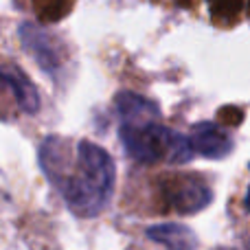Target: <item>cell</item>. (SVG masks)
I'll return each instance as SVG.
<instances>
[{"label": "cell", "instance_id": "277c9868", "mask_svg": "<svg viewBox=\"0 0 250 250\" xmlns=\"http://www.w3.org/2000/svg\"><path fill=\"white\" fill-rule=\"evenodd\" d=\"M18 35H20L22 46L33 55L40 68L51 77H57L64 66V55H62V48L57 46V42L53 40V35L33 22H22Z\"/></svg>", "mask_w": 250, "mask_h": 250}, {"label": "cell", "instance_id": "8fae6325", "mask_svg": "<svg viewBox=\"0 0 250 250\" xmlns=\"http://www.w3.org/2000/svg\"><path fill=\"white\" fill-rule=\"evenodd\" d=\"M248 250H250V242H248Z\"/></svg>", "mask_w": 250, "mask_h": 250}, {"label": "cell", "instance_id": "3957f363", "mask_svg": "<svg viewBox=\"0 0 250 250\" xmlns=\"http://www.w3.org/2000/svg\"><path fill=\"white\" fill-rule=\"evenodd\" d=\"M160 198L169 211H176L180 215H193L211 204L213 191L200 178L189 173H176L160 180Z\"/></svg>", "mask_w": 250, "mask_h": 250}, {"label": "cell", "instance_id": "8992f818", "mask_svg": "<svg viewBox=\"0 0 250 250\" xmlns=\"http://www.w3.org/2000/svg\"><path fill=\"white\" fill-rule=\"evenodd\" d=\"M2 82H4V86L11 90L13 99H16L18 108H20L22 112H26V114L40 112V105H42L40 104V92H38V88L33 86V82H31L20 68H16V66H11V64H4L2 66Z\"/></svg>", "mask_w": 250, "mask_h": 250}, {"label": "cell", "instance_id": "52a82bcc", "mask_svg": "<svg viewBox=\"0 0 250 250\" xmlns=\"http://www.w3.org/2000/svg\"><path fill=\"white\" fill-rule=\"evenodd\" d=\"M114 110H117L121 123L136 125V123H147V121H158L160 110L154 101L147 97L136 95V92H119L114 99Z\"/></svg>", "mask_w": 250, "mask_h": 250}, {"label": "cell", "instance_id": "7a4b0ae2", "mask_svg": "<svg viewBox=\"0 0 250 250\" xmlns=\"http://www.w3.org/2000/svg\"><path fill=\"white\" fill-rule=\"evenodd\" d=\"M121 143L129 158L143 165H185L193 158L191 138L165 127L158 121L127 125L121 123Z\"/></svg>", "mask_w": 250, "mask_h": 250}, {"label": "cell", "instance_id": "ba28073f", "mask_svg": "<svg viewBox=\"0 0 250 250\" xmlns=\"http://www.w3.org/2000/svg\"><path fill=\"white\" fill-rule=\"evenodd\" d=\"M147 237L156 244H163L167 250H198V237L185 224L167 222L147 229Z\"/></svg>", "mask_w": 250, "mask_h": 250}, {"label": "cell", "instance_id": "9c48e42d", "mask_svg": "<svg viewBox=\"0 0 250 250\" xmlns=\"http://www.w3.org/2000/svg\"><path fill=\"white\" fill-rule=\"evenodd\" d=\"M35 13L44 22H57L70 11L73 0H33Z\"/></svg>", "mask_w": 250, "mask_h": 250}, {"label": "cell", "instance_id": "30bf717a", "mask_svg": "<svg viewBox=\"0 0 250 250\" xmlns=\"http://www.w3.org/2000/svg\"><path fill=\"white\" fill-rule=\"evenodd\" d=\"M244 207H246V211L250 213V189H248V193H246V200H244Z\"/></svg>", "mask_w": 250, "mask_h": 250}, {"label": "cell", "instance_id": "6da1fadb", "mask_svg": "<svg viewBox=\"0 0 250 250\" xmlns=\"http://www.w3.org/2000/svg\"><path fill=\"white\" fill-rule=\"evenodd\" d=\"M38 160L44 176L62 193L73 215L95 217L110 204L117 169L112 156L101 145L46 136L40 143Z\"/></svg>", "mask_w": 250, "mask_h": 250}, {"label": "cell", "instance_id": "5b68a950", "mask_svg": "<svg viewBox=\"0 0 250 250\" xmlns=\"http://www.w3.org/2000/svg\"><path fill=\"white\" fill-rule=\"evenodd\" d=\"M191 143L204 158H224L233 149V138L224 127L211 121H200L191 127Z\"/></svg>", "mask_w": 250, "mask_h": 250}]
</instances>
